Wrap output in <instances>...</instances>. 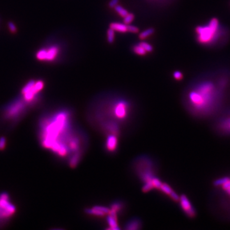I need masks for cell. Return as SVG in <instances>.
Listing matches in <instances>:
<instances>
[{
    "label": "cell",
    "instance_id": "obj_1",
    "mask_svg": "<svg viewBox=\"0 0 230 230\" xmlns=\"http://www.w3.org/2000/svg\"><path fill=\"white\" fill-rule=\"evenodd\" d=\"M71 113L65 110L57 112L40 122L42 146L60 157L69 153L68 143L74 134L71 130Z\"/></svg>",
    "mask_w": 230,
    "mask_h": 230
},
{
    "label": "cell",
    "instance_id": "obj_2",
    "mask_svg": "<svg viewBox=\"0 0 230 230\" xmlns=\"http://www.w3.org/2000/svg\"><path fill=\"white\" fill-rule=\"evenodd\" d=\"M229 81L228 71H218L206 76L189 92V102L197 109L205 108L221 97V90L225 88Z\"/></svg>",
    "mask_w": 230,
    "mask_h": 230
},
{
    "label": "cell",
    "instance_id": "obj_3",
    "mask_svg": "<svg viewBox=\"0 0 230 230\" xmlns=\"http://www.w3.org/2000/svg\"><path fill=\"white\" fill-rule=\"evenodd\" d=\"M196 40L202 46L208 48L225 45L230 38V31L217 18H212L207 23L195 28Z\"/></svg>",
    "mask_w": 230,
    "mask_h": 230
},
{
    "label": "cell",
    "instance_id": "obj_4",
    "mask_svg": "<svg viewBox=\"0 0 230 230\" xmlns=\"http://www.w3.org/2000/svg\"><path fill=\"white\" fill-rule=\"evenodd\" d=\"M44 87V83L42 80H31L21 90L22 97L28 105L33 104L39 99V93Z\"/></svg>",
    "mask_w": 230,
    "mask_h": 230
},
{
    "label": "cell",
    "instance_id": "obj_5",
    "mask_svg": "<svg viewBox=\"0 0 230 230\" xmlns=\"http://www.w3.org/2000/svg\"><path fill=\"white\" fill-rule=\"evenodd\" d=\"M61 49L57 44H51L40 48L36 51L35 57L37 60L43 62L55 61L60 55Z\"/></svg>",
    "mask_w": 230,
    "mask_h": 230
},
{
    "label": "cell",
    "instance_id": "obj_6",
    "mask_svg": "<svg viewBox=\"0 0 230 230\" xmlns=\"http://www.w3.org/2000/svg\"><path fill=\"white\" fill-rule=\"evenodd\" d=\"M28 104L23 97L16 99L5 110V116L8 120H15L24 113Z\"/></svg>",
    "mask_w": 230,
    "mask_h": 230
},
{
    "label": "cell",
    "instance_id": "obj_7",
    "mask_svg": "<svg viewBox=\"0 0 230 230\" xmlns=\"http://www.w3.org/2000/svg\"><path fill=\"white\" fill-rule=\"evenodd\" d=\"M138 174L144 183L150 181L155 177L153 171V164L148 159L142 158L137 163Z\"/></svg>",
    "mask_w": 230,
    "mask_h": 230
},
{
    "label": "cell",
    "instance_id": "obj_8",
    "mask_svg": "<svg viewBox=\"0 0 230 230\" xmlns=\"http://www.w3.org/2000/svg\"><path fill=\"white\" fill-rule=\"evenodd\" d=\"M9 199V195L7 192L0 194V221L9 219L16 211L15 205Z\"/></svg>",
    "mask_w": 230,
    "mask_h": 230
},
{
    "label": "cell",
    "instance_id": "obj_9",
    "mask_svg": "<svg viewBox=\"0 0 230 230\" xmlns=\"http://www.w3.org/2000/svg\"><path fill=\"white\" fill-rule=\"evenodd\" d=\"M129 104L125 100H120L114 104L111 110V115L118 121H124L129 116Z\"/></svg>",
    "mask_w": 230,
    "mask_h": 230
},
{
    "label": "cell",
    "instance_id": "obj_10",
    "mask_svg": "<svg viewBox=\"0 0 230 230\" xmlns=\"http://www.w3.org/2000/svg\"><path fill=\"white\" fill-rule=\"evenodd\" d=\"M179 201L180 202V205L181 208H182V209L187 216L190 217H193L195 216V210L191 205V203L189 201V199L187 198L185 195H181V196L180 197Z\"/></svg>",
    "mask_w": 230,
    "mask_h": 230
},
{
    "label": "cell",
    "instance_id": "obj_11",
    "mask_svg": "<svg viewBox=\"0 0 230 230\" xmlns=\"http://www.w3.org/2000/svg\"><path fill=\"white\" fill-rule=\"evenodd\" d=\"M118 147V136L114 134H108L106 138V149L109 152H114Z\"/></svg>",
    "mask_w": 230,
    "mask_h": 230
},
{
    "label": "cell",
    "instance_id": "obj_12",
    "mask_svg": "<svg viewBox=\"0 0 230 230\" xmlns=\"http://www.w3.org/2000/svg\"><path fill=\"white\" fill-rule=\"evenodd\" d=\"M108 216L107 217V222L109 226V229L112 230H119L120 228L118 227V217L117 213L113 210L110 209V211L108 213Z\"/></svg>",
    "mask_w": 230,
    "mask_h": 230
},
{
    "label": "cell",
    "instance_id": "obj_13",
    "mask_svg": "<svg viewBox=\"0 0 230 230\" xmlns=\"http://www.w3.org/2000/svg\"><path fill=\"white\" fill-rule=\"evenodd\" d=\"M129 24H125V23H112L110 24L109 28L119 33H127L129 32Z\"/></svg>",
    "mask_w": 230,
    "mask_h": 230
},
{
    "label": "cell",
    "instance_id": "obj_14",
    "mask_svg": "<svg viewBox=\"0 0 230 230\" xmlns=\"http://www.w3.org/2000/svg\"><path fill=\"white\" fill-rule=\"evenodd\" d=\"M82 150H79L73 153L71 157L69 159V165L72 168H76L82 156Z\"/></svg>",
    "mask_w": 230,
    "mask_h": 230
},
{
    "label": "cell",
    "instance_id": "obj_15",
    "mask_svg": "<svg viewBox=\"0 0 230 230\" xmlns=\"http://www.w3.org/2000/svg\"><path fill=\"white\" fill-rule=\"evenodd\" d=\"M141 226V221L137 219H134L127 222L125 229L128 230H136L140 229Z\"/></svg>",
    "mask_w": 230,
    "mask_h": 230
},
{
    "label": "cell",
    "instance_id": "obj_16",
    "mask_svg": "<svg viewBox=\"0 0 230 230\" xmlns=\"http://www.w3.org/2000/svg\"><path fill=\"white\" fill-rule=\"evenodd\" d=\"M85 212H86L87 214L97 217H104L106 215L104 212L100 210L96 206L91 208H87V209L85 210Z\"/></svg>",
    "mask_w": 230,
    "mask_h": 230
},
{
    "label": "cell",
    "instance_id": "obj_17",
    "mask_svg": "<svg viewBox=\"0 0 230 230\" xmlns=\"http://www.w3.org/2000/svg\"><path fill=\"white\" fill-rule=\"evenodd\" d=\"M153 33H154V29L153 28L147 29L146 30L141 32V33L140 34V35H139V38H140V39L143 40L144 39H147L148 37L150 36Z\"/></svg>",
    "mask_w": 230,
    "mask_h": 230
},
{
    "label": "cell",
    "instance_id": "obj_18",
    "mask_svg": "<svg viewBox=\"0 0 230 230\" xmlns=\"http://www.w3.org/2000/svg\"><path fill=\"white\" fill-rule=\"evenodd\" d=\"M159 190L161 191L163 193H164L165 194L168 195V196H170L171 194H172V192H173L172 187H171L168 184H165V183L162 184L161 186H160V187Z\"/></svg>",
    "mask_w": 230,
    "mask_h": 230
},
{
    "label": "cell",
    "instance_id": "obj_19",
    "mask_svg": "<svg viewBox=\"0 0 230 230\" xmlns=\"http://www.w3.org/2000/svg\"><path fill=\"white\" fill-rule=\"evenodd\" d=\"M114 8L116 12L118 15H120L121 17H124L125 16L129 13V12H128L125 8L121 7L120 5H117Z\"/></svg>",
    "mask_w": 230,
    "mask_h": 230
},
{
    "label": "cell",
    "instance_id": "obj_20",
    "mask_svg": "<svg viewBox=\"0 0 230 230\" xmlns=\"http://www.w3.org/2000/svg\"><path fill=\"white\" fill-rule=\"evenodd\" d=\"M133 51L136 55L140 56H144L146 55L147 52L144 50L143 48L140 45H137L133 47Z\"/></svg>",
    "mask_w": 230,
    "mask_h": 230
},
{
    "label": "cell",
    "instance_id": "obj_21",
    "mask_svg": "<svg viewBox=\"0 0 230 230\" xmlns=\"http://www.w3.org/2000/svg\"><path fill=\"white\" fill-rule=\"evenodd\" d=\"M115 31L113 29L110 28L108 29V31H107V40H108V42L109 44H113L114 42L115 37Z\"/></svg>",
    "mask_w": 230,
    "mask_h": 230
},
{
    "label": "cell",
    "instance_id": "obj_22",
    "mask_svg": "<svg viewBox=\"0 0 230 230\" xmlns=\"http://www.w3.org/2000/svg\"><path fill=\"white\" fill-rule=\"evenodd\" d=\"M122 208H123V203L119 201H116L115 203H113V204L111 205L110 209L118 213L122 209Z\"/></svg>",
    "mask_w": 230,
    "mask_h": 230
},
{
    "label": "cell",
    "instance_id": "obj_23",
    "mask_svg": "<svg viewBox=\"0 0 230 230\" xmlns=\"http://www.w3.org/2000/svg\"><path fill=\"white\" fill-rule=\"evenodd\" d=\"M124 18V23L125 24H130L134 19V15L132 13H128Z\"/></svg>",
    "mask_w": 230,
    "mask_h": 230
},
{
    "label": "cell",
    "instance_id": "obj_24",
    "mask_svg": "<svg viewBox=\"0 0 230 230\" xmlns=\"http://www.w3.org/2000/svg\"><path fill=\"white\" fill-rule=\"evenodd\" d=\"M139 45H140L147 52H151L153 50V48L152 46L148 44V43H147V42H140V44H139Z\"/></svg>",
    "mask_w": 230,
    "mask_h": 230
},
{
    "label": "cell",
    "instance_id": "obj_25",
    "mask_svg": "<svg viewBox=\"0 0 230 230\" xmlns=\"http://www.w3.org/2000/svg\"><path fill=\"white\" fill-rule=\"evenodd\" d=\"M153 189H154V187L153 185L152 181H148V182L144 183V185L142 188V191L143 192H148Z\"/></svg>",
    "mask_w": 230,
    "mask_h": 230
},
{
    "label": "cell",
    "instance_id": "obj_26",
    "mask_svg": "<svg viewBox=\"0 0 230 230\" xmlns=\"http://www.w3.org/2000/svg\"><path fill=\"white\" fill-rule=\"evenodd\" d=\"M152 182L154 187V189H159L160 186H161L162 184L161 182V181H160L158 178L156 177V176H155V177L152 179Z\"/></svg>",
    "mask_w": 230,
    "mask_h": 230
},
{
    "label": "cell",
    "instance_id": "obj_27",
    "mask_svg": "<svg viewBox=\"0 0 230 230\" xmlns=\"http://www.w3.org/2000/svg\"><path fill=\"white\" fill-rule=\"evenodd\" d=\"M229 180V178H227V177H224V178H220V179H218L217 180L215 181L214 182V185L216 186H220V185H222L223 184H224L225 183H226L227 181Z\"/></svg>",
    "mask_w": 230,
    "mask_h": 230
},
{
    "label": "cell",
    "instance_id": "obj_28",
    "mask_svg": "<svg viewBox=\"0 0 230 230\" xmlns=\"http://www.w3.org/2000/svg\"><path fill=\"white\" fill-rule=\"evenodd\" d=\"M173 77L177 81H180L183 79V74L180 71H175L173 73Z\"/></svg>",
    "mask_w": 230,
    "mask_h": 230
},
{
    "label": "cell",
    "instance_id": "obj_29",
    "mask_svg": "<svg viewBox=\"0 0 230 230\" xmlns=\"http://www.w3.org/2000/svg\"><path fill=\"white\" fill-rule=\"evenodd\" d=\"M6 138L4 137H0V150L5 149V147H6Z\"/></svg>",
    "mask_w": 230,
    "mask_h": 230
},
{
    "label": "cell",
    "instance_id": "obj_30",
    "mask_svg": "<svg viewBox=\"0 0 230 230\" xmlns=\"http://www.w3.org/2000/svg\"><path fill=\"white\" fill-rule=\"evenodd\" d=\"M222 188L224 189V191H226L230 195V179L227 181L226 183L223 184L222 185Z\"/></svg>",
    "mask_w": 230,
    "mask_h": 230
},
{
    "label": "cell",
    "instance_id": "obj_31",
    "mask_svg": "<svg viewBox=\"0 0 230 230\" xmlns=\"http://www.w3.org/2000/svg\"><path fill=\"white\" fill-rule=\"evenodd\" d=\"M129 32L132 33H137L139 32V28H137L135 26L129 25Z\"/></svg>",
    "mask_w": 230,
    "mask_h": 230
},
{
    "label": "cell",
    "instance_id": "obj_32",
    "mask_svg": "<svg viewBox=\"0 0 230 230\" xmlns=\"http://www.w3.org/2000/svg\"><path fill=\"white\" fill-rule=\"evenodd\" d=\"M8 27L9 28V30L11 31L12 33H15L16 31H17V28H16L15 25L13 23H12V22L8 23Z\"/></svg>",
    "mask_w": 230,
    "mask_h": 230
},
{
    "label": "cell",
    "instance_id": "obj_33",
    "mask_svg": "<svg viewBox=\"0 0 230 230\" xmlns=\"http://www.w3.org/2000/svg\"><path fill=\"white\" fill-rule=\"evenodd\" d=\"M119 0H111L109 3V7L111 8H115L117 5H118Z\"/></svg>",
    "mask_w": 230,
    "mask_h": 230
}]
</instances>
